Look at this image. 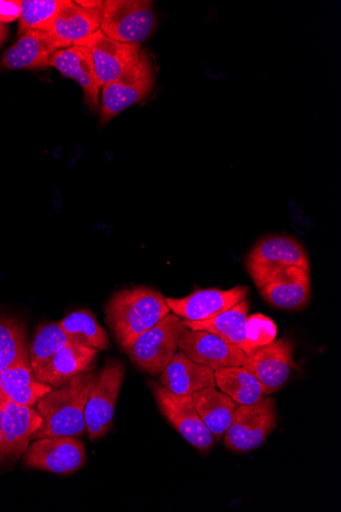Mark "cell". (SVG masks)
Instances as JSON below:
<instances>
[{
    "label": "cell",
    "mask_w": 341,
    "mask_h": 512,
    "mask_svg": "<svg viewBox=\"0 0 341 512\" xmlns=\"http://www.w3.org/2000/svg\"><path fill=\"white\" fill-rule=\"evenodd\" d=\"M97 376L99 372H83L64 386L46 393L36 403L42 425L32 440L83 436L86 431L85 406Z\"/></svg>",
    "instance_id": "1"
},
{
    "label": "cell",
    "mask_w": 341,
    "mask_h": 512,
    "mask_svg": "<svg viewBox=\"0 0 341 512\" xmlns=\"http://www.w3.org/2000/svg\"><path fill=\"white\" fill-rule=\"evenodd\" d=\"M170 313L166 298L158 291L138 287L116 293L106 306L109 327L124 351Z\"/></svg>",
    "instance_id": "2"
},
{
    "label": "cell",
    "mask_w": 341,
    "mask_h": 512,
    "mask_svg": "<svg viewBox=\"0 0 341 512\" xmlns=\"http://www.w3.org/2000/svg\"><path fill=\"white\" fill-rule=\"evenodd\" d=\"M100 12L101 31L123 43L140 45L158 24L153 3L148 0H107Z\"/></svg>",
    "instance_id": "3"
},
{
    "label": "cell",
    "mask_w": 341,
    "mask_h": 512,
    "mask_svg": "<svg viewBox=\"0 0 341 512\" xmlns=\"http://www.w3.org/2000/svg\"><path fill=\"white\" fill-rule=\"evenodd\" d=\"M186 330L179 316L169 313L155 327L143 333L127 354L136 367L152 376L160 375L172 361Z\"/></svg>",
    "instance_id": "4"
},
{
    "label": "cell",
    "mask_w": 341,
    "mask_h": 512,
    "mask_svg": "<svg viewBox=\"0 0 341 512\" xmlns=\"http://www.w3.org/2000/svg\"><path fill=\"white\" fill-rule=\"evenodd\" d=\"M156 82L153 64L141 51L138 59L117 80L103 86L101 121L107 124L129 107L151 95Z\"/></svg>",
    "instance_id": "5"
},
{
    "label": "cell",
    "mask_w": 341,
    "mask_h": 512,
    "mask_svg": "<svg viewBox=\"0 0 341 512\" xmlns=\"http://www.w3.org/2000/svg\"><path fill=\"white\" fill-rule=\"evenodd\" d=\"M246 266L259 290L290 266L310 271L304 246L286 236H270L261 240L248 255Z\"/></svg>",
    "instance_id": "6"
},
{
    "label": "cell",
    "mask_w": 341,
    "mask_h": 512,
    "mask_svg": "<svg viewBox=\"0 0 341 512\" xmlns=\"http://www.w3.org/2000/svg\"><path fill=\"white\" fill-rule=\"evenodd\" d=\"M124 376L125 367L118 360L107 361L99 371L85 406L86 431L91 440L103 438L112 429Z\"/></svg>",
    "instance_id": "7"
},
{
    "label": "cell",
    "mask_w": 341,
    "mask_h": 512,
    "mask_svg": "<svg viewBox=\"0 0 341 512\" xmlns=\"http://www.w3.org/2000/svg\"><path fill=\"white\" fill-rule=\"evenodd\" d=\"M277 424L275 400L265 397L252 405H239L224 434V444L234 452H248L262 446Z\"/></svg>",
    "instance_id": "8"
},
{
    "label": "cell",
    "mask_w": 341,
    "mask_h": 512,
    "mask_svg": "<svg viewBox=\"0 0 341 512\" xmlns=\"http://www.w3.org/2000/svg\"><path fill=\"white\" fill-rule=\"evenodd\" d=\"M86 450L75 437H50L35 440L25 452L26 467L57 475H72L84 467Z\"/></svg>",
    "instance_id": "9"
},
{
    "label": "cell",
    "mask_w": 341,
    "mask_h": 512,
    "mask_svg": "<svg viewBox=\"0 0 341 512\" xmlns=\"http://www.w3.org/2000/svg\"><path fill=\"white\" fill-rule=\"evenodd\" d=\"M151 388L159 408L175 430L194 448L209 451L214 436L203 422L193 397L175 395L154 382Z\"/></svg>",
    "instance_id": "10"
},
{
    "label": "cell",
    "mask_w": 341,
    "mask_h": 512,
    "mask_svg": "<svg viewBox=\"0 0 341 512\" xmlns=\"http://www.w3.org/2000/svg\"><path fill=\"white\" fill-rule=\"evenodd\" d=\"M74 45L84 46L90 51L102 87L120 78L141 53V45L119 42L101 29Z\"/></svg>",
    "instance_id": "11"
},
{
    "label": "cell",
    "mask_w": 341,
    "mask_h": 512,
    "mask_svg": "<svg viewBox=\"0 0 341 512\" xmlns=\"http://www.w3.org/2000/svg\"><path fill=\"white\" fill-rule=\"evenodd\" d=\"M292 353L294 346L287 339L275 340L248 354L242 367L251 372L270 396L287 382L291 367L294 366Z\"/></svg>",
    "instance_id": "12"
},
{
    "label": "cell",
    "mask_w": 341,
    "mask_h": 512,
    "mask_svg": "<svg viewBox=\"0 0 341 512\" xmlns=\"http://www.w3.org/2000/svg\"><path fill=\"white\" fill-rule=\"evenodd\" d=\"M178 348L198 364L218 370L242 366L247 354L239 347L205 331L187 329L179 340Z\"/></svg>",
    "instance_id": "13"
},
{
    "label": "cell",
    "mask_w": 341,
    "mask_h": 512,
    "mask_svg": "<svg viewBox=\"0 0 341 512\" xmlns=\"http://www.w3.org/2000/svg\"><path fill=\"white\" fill-rule=\"evenodd\" d=\"M249 295L246 287H235L230 290L207 289L193 292L181 299L167 298L169 309L179 317L188 321L206 320L217 316L243 300Z\"/></svg>",
    "instance_id": "14"
},
{
    "label": "cell",
    "mask_w": 341,
    "mask_h": 512,
    "mask_svg": "<svg viewBox=\"0 0 341 512\" xmlns=\"http://www.w3.org/2000/svg\"><path fill=\"white\" fill-rule=\"evenodd\" d=\"M51 67L80 84L84 92V100L90 109H101L100 92L103 87L97 78L88 49L84 46L72 45L70 48L60 50L52 57Z\"/></svg>",
    "instance_id": "15"
},
{
    "label": "cell",
    "mask_w": 341,
    "mask_h": 512,
    "mask_svg": "<svg viewBox=\"0 0 341 512\" xmlns=\"http://www.w3.org/2000/svg\"><path fill=\"white\" fill-rule=\"evenodd\" d=\"M62 50L45 30H29L5 53L2 63L8 70H43L51 67V59Z\"/></svg>",
    "instance_id": "16"
},
{
    "label": "cell",
    "mask_w": 341,
    "mask_h": 512,
    "mask_svg": "<svg viewBox=\"0 0 341 512\" xmlns=\"http://www.w3.org/2000/svg\"><path fill=\"white\" fill-rule=\"evenodd\" d=\"M100 9H87L71 0H64L52 24L42 30H45L62 50L70 48L77 41L101 29Z\"/></svg>",
    "instance_id": "17"
},
{
    "label": "cell",
    "mask_w": 341,
    "mask_h": 512,
    "mask_svg": "<svg viewBox=\"0 0 341 512\" xmlns=\"http://www.w3.org/2000/svg\"><path fill=\"white\" fill-rule=\"evenodd\" d=\"M2 398L5 458L19 457L26 452L33 435L40 429L42 418L32 406L17 404L4 394Z\"/></svg>",
    "instance_id": "18"
},
{
    "label": "cell",
    "mask_w": 341,
    "mask_h": 512,
    "mask_svg": "<svg viewBox=\"0 0 341 512\" xmlns=\"http://www.w3.org/2000/svg\"><path fill=\"white\" fill-rule=\"evenodd\" d=\"M260 292L274 307L286 310L303 308L311 298L310 271L290 266L261 288Z\"/></svg>",
    "instance_id": "19"
},
{
    "label": "cell",
    "mask_w": 341,
    "mask_h": 512,
    "mask_svg": "<svg viewBox=\"0 0 341 512\" xmlns=\"http://www.w3.org/2000/svg\"><path fill=\"white\" fill-rule=\"evenodd\" d=\"M161 386L178 396H192L201 390L217 387L215 370L176 352L161 376Z\"/></svg>",
    "instance_id": "20"
},
{
    "label": "cell",
    "mask_w": 341,
    "mask_h": 512,
    "mask_svg": "<svg viewBox=\"0 0 341 512\" xmlns=\"http://www.w3.org/2000/svg\"><path fill=\"white\" fill-rule=\"evenodd\" d=\"M97 352L99 351L71 343L39 369L35 377L53 389L60 388L83 372L89 371Z\"/></svg>",
    "instance_id": "21"
},
{
    "label": "cell",
    "mask_w": 341,
    "mask_h": 512,
    "mask_svg": "<svg viewBox=\"0 0 341 512\" xmlns=\"http://www.w3.org/2000/svg\"><path fill=\"white\" fill-rule=\"evenodd\" d=\"M52 389L36 379L30 365L29 352L12 366L0 371V393L17 404L36 405Z\"/></svg>",
    "instance_id": "22"
},
{
    "label": "cell",
    "mask_w": 341,
    "mask_h": 512,
    "mask_svg": "<svg viewBox=\"0 0 341 512\" xmlns=\"http://www.w3.org/2000/svg\"><path fill=\"white\" fill-rule=\"evenodd\" d=\"M250 302L243 300L231 309L206 320H184L185 327L193 331H205L239 347L242 351L247 343L246 324Z\"/></svg>",
    "instance_id": "23"
},
{
    "label": "cell",
    "mask_w": 341,
    "mask_h": 512,
    "mask_svg": "<svg viewBox=\"0 0 341 512\" xmlns=\"http://www.w3.org/2000/svg\"><path fill=\"white\" fill-rule=\"evenodd\" d=\"M197 410L214 438L224 437L239 407L228 395L211 387L192 395Z\"/></svg>",
    "instance_id": "24"
},
{
    "label": "cell",
    "mask_w": 341,
    "mask_h": 512,
    "mask_svg": "<svg viewBox=\"0 0 341 512\" xmlns=\"http://www.w3.org/2000/svg\"><path fill=\"white\" fill-rule=\"evenodd\" d=\"M217 387L239 405H252L268 396L264 386L245 367L215 370Z\"/></svg>",
    "instance_id": "25"
},
{
    "label": "cell",
    "mask_w": 341,
    "mask_h": 512,
    "mask_svg": "<svg viewBox=\"0 0 341 512\" xmlns=\"http://www.w3.org/2000/svg\"><path fill=\"white\" fill-rule=\"evenodd\" d=\"M72 343L95 349L107 350L110 346L107 331L88 310H78L59 321Z\"/></svg>",
    "instance_id": "26"
},
{
    "label": "cell",
    "mask_w": 341,
    "mask_h": 512,
    "mask_svg": "<svg viewBox=\"0 0 341 512\" xmlns=\"http://www.w3.org/2000/svg\"><path fill=\"white\" fill-rule=\"evenodd\" d=\"M72 341L59 322L46 323L40 327L29 348V360L33 374L50 361Z\"/></svg>",
    "instance_id": "27"
},
{
    "label": "cell",
    "mask_w": 341,
    "mask_h": 512,
    "mask_svg": "<svg viewBox=\"0 0 341 512\" xmlns=\"http://www.w3.org/2000/svg\"><path fill=\"white\" fill-rule=\"evenodd\" d=\"M28 352L24 323L16 318L0 315V371L15 364Z\"/></svg>",
    "instance_id": "28"
},
{
    "label": "cell",
    "mask_w": 341,
    "mask_h": 512,
    "mask_svg": "<svg viewBox=\"0 0 341 512\" xmlns=\"http://www.w3.org/2000/svg\"><path fill=\"white\" fill-rule=\"evenodd\" d=\"M63 4L64 0H21L20 35L50 26Z\"/></svg>",
    "instance_id": "29"
},
{
    "label": "cell",
    "mask_w": 341,
    "mask_h": 512,
    "mask_svg": "<svg viewBox=\"0 0 341 512\" xmlns=\"http://www.w3.org/2000/svg\"><path fill=\"white\" fill-rule=\"evenodd\" d=\"M247 343L243 352L247 355L259 347L276 340L277 328L274 321L263 314L248 316L246 324Z\"/></svg>",
    "instance_id": "30"
},
{
    "label": "cell",
    "mask_w": 341,
    "mask_h": 512,
    "mask_svg": "<svg viewBox=\"0 0 341 512\" xmlns=\"http://www.w3.org/2000/svg\"><path fill=\"white\" fill-rule=\"evenodd\" d=\"M21 16V0H0V24L12 23Z\"/></svg>",
    "instance_id": "31"
},
{
    "label": "cell",
    "mask_w": 341,
    "mask_h": 512,
    "mask_svg": "<svg viewBox=\"0 0 341 512\" xmlns=\"http://www.w3.org/2000/svg\"><path fill=\"white\" fill-rule=\"evenodd\" d=\"M2 393H0V462L6 460L4 454V435H3V418H4V407Z\"/></svg>",
    "instance_id": "32"
},
{
    "label": "cell",
    "mask_w": 341,
    "mask_h": 512,
    "mask_svg": "<svg viewBox=\"0 0 341 512\" xmlns=\"http://www.w3.org/2000/svg\"><path fill=\"white\" fill-rule=\"evenodd\" d=\"M75 3L87 9H100L104 2H85V0H77Z\"/></svg>",
    "instance_id": "33"
},
{
    "label": "cell",
    "mask_w": 341,
    "mask_h": 512,
    "mask_svg": "<svg viewBox=\"0 0 341 512\" xmlns=\"http://www.w3.org/2000/svg\"><path fill=\"white\" fill-rule=\"evenodd\" d=\"M9 35V29L6 25L0 24V46L6 41Z\"/></svg>",
    "instance_id": "34"
}]
</instances>
